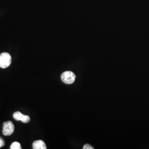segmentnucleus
Listing matches in <instances>:
<instances>
[{
	"label": "nucleus",
	"mask_w": 149,
	"mask_h": 149,
	"mask_svg": "<svg viewBox=\"0 0 149 149\" xmlns=\"http://www.w3.org/2000/svg\"><path fill=\"white\" fill-rule=\"evenodd\" d=\"M12 61V58L10 54L2 53L0 54V68L5 69L10 66Z\"/></svg>",
	"instance_id": "f257e3e1"
},
{
	"label": "nucleus",
	"mask_w": 149,
	"mask_h": 149,
	"mask_svg": "<svg viewBox=\"0 0 149 149\" xmlns=\"http://www.w3.org/2000/svg\"><path fill=\"white\" fill-rule=\"evenodd\" d=\"M61 79L65 84L70 85L74 82L76 79V75L71 71H65L61 74Z\"/></svg>",
	"instance_id": "f03ea898"
},
{
	"label": "nucleus",
	"mask_w": 149,
	"mask_h": 149,
	"mask_svg": "<svg viewBox=\"0 0 149 149\" xmlns=\"http://www.w3.org/2000/svg\"><path fill=\"white\" fill-rule=\"evenodd\" d=\"M15 126L11 121H7L3 123L2 133L5 136L11 135L14 132Z\"/></svg>",
	"instance_id": "7ed1b4c3"
},
{
	"label": "nucleus",
	"mask_w": 149,
	"mask_h": 149,
	"mask_svg": "<svg viewBox=\"0 0 149 149\" xmlns=\"http://www.w3.org/2000/svg\"><path fill=\"white\" fill-rule=\"evenodd\" d=\"M13 116L16 120H20L24 123H27L30 121V117L28 116L24 115L21 112H15Z\"/></svg>",
	"instance_id": "20e7f679"
},
{
	"label": "nucleus",
	"mask_w": 149,
	"mask_h": 149,
	"mask_svg": "<svg viewBox=\"0 0 149 149\" xmlns=\"http://www.w3.org/2000/svg\"><path fill=\"white\" fill-rule=\"evenodd\" d=\"M33 149H46L47 146L43 140H39L35 141L33 144Z\"/></svg>",
	"instance_id": "39448f33"
},
{
	"label": "nucleus",
	"mask_w": 149,
	"mask_h": 149,
	"mask_svg": "<svg viewBox=\"0 0 149 149\" xmlns=\"http://www.w3.org/2000/svg\"><path fill=\"white\" fill-rule=\"evenodd\" d=\"M10 149H21V145L18 142H14L12 144H11V146H10Z\"/></svg>",
	"instance_id": "423d86ee"
},
{
	"label": "nucleus",
	"mask_w": 149,
	"mask_h": 149,
	"mask_svg": "<svg viewBox=\"0 0 149 149\" xmlns=\"http://www.w3.org/2000/svg\"><path fill=\"white\" fill-rule=\"evenodd\" d=\"M84 149H94V148L92 147V146H91L89 144H86L84 146Z\"/></svg>",
	"instance_id": "0eeeda50"
},
{
	"label": "nucleus",
	"mask_w": 149,
	"mask_h": 149,
	"mask_svg": "<svg viewBox=\"0 0 149 149\" xmlns=\"http://www.w3.org/2000/svg\"><path fill=\"white\" fill-rule=\"evenodd\" d=\"M4 145H5V141H4V140L1 138H0V148H2V146H3Z\"/></svg>",
	"instance_id": "6e6552de"
}]
</instances>
